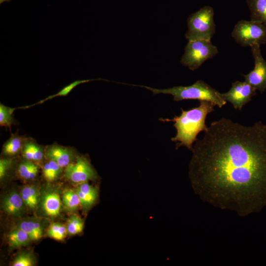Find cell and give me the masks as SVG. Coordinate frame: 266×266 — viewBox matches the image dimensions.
<instances>
[{
	"label": "cell",
	"instance_id": "obj_1",
	"mask_svg": "<svg viewBox=\"0 0 266 266\" xmlns=\"http://www.w3.org/2000/svg\"><path fill=\"white\" fill-rule=\"evenodd\" d=\"M189 176L204 202L244 217L266 202V124L222 118L191 150Z\"/></svg>",
	"mask_w": 266,
	"mask_h": 266
},
{
	"label": "cell",
	"instance_id": "obj_2",
	"mask_svg": "<svg viewBox=\"0 0 266 266\" xmlns=\"http://www.w3.org/2000/svg\"><path fill=\"white\" fill-rule=\"evenodd\" d=\"M215 106L213 103L204 100L200 101L199 106L188 110L181 108L180 115L175 116L172 119L160 120L164 122H174L176 128V135L171 140L176 142V149L184 146L192 150L193 144L197 140V136L201 131H205L208 127L205 124V119L208 114L214 110Z\"/></svg>",
	"mask_w": 266,
	"mask_h": 266
},
{
	"label": "cell",
	"instance_id": "obj_3",
	"mask_svg": "<svg viewBox=\"0 0 266 266\" xmlns=\"http://www.w3.org/2000/svg\"><path fill=\"white\" fill-rule=\"evenodd\" d=\"M141 87L150 90L153 95H171L176 101L184 100H204L210 101L219 108H222L227 103L222 94L202 80H198L190 86H174L167 89H156L146 86Z\"/></svg>",
	"mask_w": 266,
	"mask_h": 266
},
{
	"label": "cell",
	"instance_id": "obj_4",
	"mask_svg": "<svg viewBox=\"0 0 266 266\" xmlns=\"http://www.w3.org/2000/svg\"><path fill=\"white\" fill-rule=\"evenodd\" d=\"M214 9L208 5L204 6L191 14L187 19L188 30L185 37L188 41L205 40L211 41L215 33Z\"/></svg>",
	"mask_w": 266,
	"mask_h": 266
},
{
	"label": "cell",
	"instance_id": "obj_5",
	"mask_svg": "<svg viewBox=\"0 0 266 266\" xmlns=\"http://www.w3.org/2000/svg\"><path fill=\"white\" fill-rule=\"evenodd\" d=\"M218 53L217 47L211 41L205 40H190L185 48L180 63L191 70L198 69L207 60L212 58Z\"/></svg>",
	"mask_w": 266,
	"mask_h": 266
},
{
	"label": "cell",
	"instance_id": "obj_6",
	"mask_svg": "<svg viewBox=\"0 0 266 266\" xmlns=\"http://www.w3.org/2000/svg\"><path fill=\"white\" fill-rule=\"evenodd\" d=\"M232 36L242 46H260L266 42V25L251 20H240L235 25Z\"/></svg>",
	"mask_w": 266,
	"mask_h": 266
},
{
	"label": "cell",
	"instance_id": "obj_7",
	"mask_svg": "<svg viewBox=\"0 0 266 266\" xmlns=\"http://www.w3.org/2000/svg\"><path fill=\"white\" fill-rule=\"evenodd\" d=\"M65 176L71 182L79 184L95 179L97 173L86 158L77 156L65 167Z\"/></svg>",
	"mask_w": 266,
	"mask_h": 266
},
{
	"label": "cell",
	"instance_id": "obj_8",
	"mask_svg": "<svg viewBox=\"0 0 266 266\" xmlns=\"http://www.w3.org/2000/svg\"><path fill=\"white\" fill-rule=\"evenodd\" d=\"M250 47L254 59V67L243 76L246 82L263 93L266 90V61L262 55L260 45Z\"/></svg>",
	"mask_w": 266,
	"mask_h": 266
},
{
	"label": "cell",
	"instance_id": "obj_9",
	"mask_svg": "<svg viewBox=\"0 0 266 266\" xmlns=\"http://www.w3.org/2000/svg\"><path fill=\"white\" fill-rule=\"evenodd\" d=\"M256 91L245 81H236L232 83L229 91L222 95L224 99L231 103L235 109L241 110L243 106L256 95Z\"/></svg>",
	"mask_w": 266,
	"mask_h": 266
},
{
	"label": "cell",
	"instance_id": "obj_10",
	"mask_svg": "<svg viewBox=\"0 0 266 266\" xmlns=\"http://www.w3.org/2000/svg\"><path fill=\"white\" fill-rule=\"evenodd\" d=\"M39 205L46 216L57 217L60 215L61 209V200L59 192L52 188L45 189L40 194Z\"/></svg>",
	"mask_w": 266,
	"mask_h": 266
},
{
	"label": "cell",
	"instance_id": "obj_11",
	"mask_svg": "<svg viewBox=\"0 0 266 266\" xmlns=\"http://www.w3.org/2000/svg\"><path fill=\"white\" fill-rule=\"evenodd\" d=\"M45 157L46 160L55 161L62 168L66 167L76 158L74 149L57 143L46 147Z\"/></svg>",
	"mask_w": 266,
	"mask_h": 266
},
{
	"label": "cell",
	"instance_id": "obj_12",
	"mask_svg": "<svg viewBox=\"0 0 266 266\" xmlns=\"http://www.w3.org/2000/svg\"><path fill=\"white\" fill-rule=\"evenodd\" d=\"M25 205L21 194L12 192L3 199L1 207L2 210L7 214L14 217H19L24 212Z\"/></svg>",
	"mask_w": 266,
	"mask_h": 266
},
{
	"label": "cell",
	"instance_id": "obj_13",
	"mask_svg": "<svg viewBox=\"0 0 266 266\" xmlns=\"http://www.w3.org/2000/svg\"><path fill=\"white\" fill-rule=\"evenodd\" d=\"M21 154L23 158L37 164L45 158V148L33 139L27 138Z\"/></svg>",
	"mask_w": 266,
	"mask_h": 266
},
{
	"label": "cell",
	"instance_id": "obj_14",
	"mask_svg": "<svg viewBox=\"0 0 266 266\" xmlns=\"http://www.w3.org/2000/svg\"><path fill=\"white\" fill-rule=\"evenodd\" d=\"M84 209H89L96 201L98 192L97 188L87 182L79 184L75 189Z\"/></svg>",
	"mask_w": 266,
	"mask_h": 266
},
{
	"label": "cell",
	"instance_id": "obj_15",
	"mask_svg": "<svg viewBox=\"0 0 266 266\" xmlns=\"http://www.w3.org/2000/svg\"><path fill=\"white\" fill-rule=\"evenodd\" d=\"M27 138L18 133L11 134L5 142L2 148L1 154L8 158L12 157L21 153L24 143Z\"/></svg>",
	"mask_w": 266,
	"mask_h": 266
},
{
	"label": "cell",
	"instance_id": "obj_16",
	"mask_svg": "<svg viewBox=\"0 0 266 266\" xmlns=\"http://www.w3.org/2000/svg\"><path fill=\"white\" fill-rule=\"evenodd\" d=\"M250 20L266 25V0H247Z\"/></svg>",
	"mask_w": 266,
	"mask_h": 266
},
{
	"label": "cell",
	"instance_id": "obj_17",
	"mask_svg": "<svg viewBox=\"0 0 266 266\" xmlns=\"http://www.w3.org/2000/svg\"><path fill=\"white\" fill-rule=\"evenodd\" d=\"M21 196L25 205L31 210L34 211L39 204L40 194L37 188L33 185L24 187Z\"/></svg>",
	"mask_w": 266,
	"mask_h": 266
},
{
	"label": "cell",
	"instance_id": "obj_18",
	"mask_svg": "<svg viewBox=\"0 0 266 266\" xmlns=\"http://www.w3.org/2000/svg\"><path fill=\"white\" fill-rule=\"evenodd\" d=\"M17 228L26 232L32 240H38L42 236L43 233L42 224L38 221L25 219L18 224Z\"/></svg>",
	"mask_w": 266,
	"mask_h": 266
},
{
	"label": "cell",
	"instance_id": "obj_19",
	"mask_svg": "<svg viewBox=\"0 0 266 266\" xmlns=\"http://www.w3.org/2000/svg\"><path fill=\"white\" fill-rule=\"evenodd\" d=\"M17 173L25 180H33L37 175L39 166L37 164L23 158L18 165Z\"/></svg>",
	"mask_w": 266,
	"mask_h": 266
},
{
	"label": "cell",
	"instance_id": "obj_20",
	"mask_svg": "<svg viewBox=\"0 0 266 266\" xmlns=\"http://www.w3.org/2000/svg\"><path fill=\"white\" fill-rule=\"evenodd\" d=\"M7 237L9 246L13 248L25 246L32 240L26 232L18 228L12 230Z\"/></svg>",
	"mask_w": 266,
	"mask_h": 266
},
{
	"label": "cell",
	"instance_id": "obj_21",
	"mask_svg": "<svg viewBox=\"0 0 266 266\" xmlns=\"http://www.w3.org/2000/svg\"><path fill=\"white\" fill-rule=\"evenodd\" d=\"M103 80V79H100V78H99V79H85V80H75L74 82H73L70 83L69 84L67 85V86H65L60 91H59L57 93H56V94H55L54 95L49 96L48 97H47L45 99H43L42 100H40V101H38L37 102L33 103V104L32 105L24 106H23V107H17V108L25 109L30 108V107H31L32 106H34V105H37V104H41V103L45 102L46 101H47V100H51L52 99H53V98H55L56 97H58V96H64V97H65V96H66L71 91V90L73 89H74L75 87H76L78 85H79L80 84H82V83H86V82H90V81H94V80Z\"/></svg>",
	"mask_w": 266,
	"mask_h": 266
},
{
	"label": "cell",
	"instance_id": "obj_22",
	"mask_svg": "<svg viewBox=\"0 0 266 266\" xmlns=\"http://www.w3.org/2000/svg\"><path fill=\"white\" fill-rule=\"evenodd\" d=\"M42 166L43 177L48 182L56 180L60 175L63 168L57 163L52 160H47Z\"/></svg>",
	"mask_w": 266,
	"mask_h": 266
},
{
	"label": "cell",
	"instance_id": "obj_23",
	"mask_svg": "<svg viewBox=\"0 0 266 266\" xmlns=\"http://www.w3.org/2000/svg\"><path fill=\"white\" fill-rule=\"evenodd\" d=\"M62 202L66 209L74 211L81 205L80 200L76 190L68 189L62 195Z\"/></svg>",
	"mask_w": 266,
	"mask_h": 266
},
{
	"label": "cell",
	"instance_id": "obj_24",
	"mask_svg": "<svg viewBox=\"0 0 266 266\" xmlns=\"http://www.w3.org/2000/svg\"><path fill=\"white\" fill-rule=\"evenodd\" d=\"M15 109L6 106L1 103H0V126L11 128V126L15 122L12 113Z\"/></svg>",
	"mask_w": 266,
	"mask_h": 266
},
{
	"label": "cell",
	"instance_id": "obj_25",
	"mask_svg": "<svg viewBox=\"0 0 266 266\" xmlns=\"http://www.w3.org/2000/svg\"><path fill=\"white\" fill-rule=\"evenodd\" d=\"M84 228L83 220L78 216L72 215L67 224V233L71 235H74L82 232Z\"/></svg>",
	"mask_w": 266,
	"mask_h": 266
},
{
	"label": "cell",
	"instance_id": "obj_26",
	"mask_svg": "<svg viewBox=\"0 0 266 266\" xmlns=\"http://www.w3.org/2000/svg\"><path fill=\"white\" fill-rule=\"evenodd\" d=\"M34 264L33 256L30 253H22L13 260V266H33Z\"/></svg>",
	"mask_w": 266,
	"mask_h": 266
},
{
	"label": "cell",
	"instance_id": "obj_27",
	"mask_svg": "<svg viewBox=\"0 0 266 266\" xmlns=\"http://www.w3.org/2000/svg\"><path fill=\"white\" fill-rule=\"evenodd\" d=\"M14 160L12 158H2L0 160V179L2 180L7 174Z\"/></svg>",
	"mask_w": 266,
	"mask_h": 266
},
{
	"label": "cell",
	"instance_id": "obj_28",
	"mask_svg": "<svg viewBox=\"0 0 266 266\" xmlns=\"http://www.w3.org/2000/svg\"><path fill=\"white\" fill-rule=\"evenodd\" d=\"M62 224L59 223H55L52 224L48 229L47 232V234L48 236L54 238L56 234Z\"/></svg>",
	"mask_w": 266,
	"mask_h": 266
},
{
	"label": "cell",
	"instance_id": "obj_29",
	"mask_svg": "<svg viewBox=\"0 0 266 266\" xmlns=\"http://www.w3.org/2000/svg\"><path fill=\"white\" fill-rule=\"evenodd\" d=\"M67 233V228L64 225L61 224L59 230L53 238L57 240H62L66 237Z\"/></svg>",
	"mask_w": 266,
	"mask_h": 266
},
{
	"label": "cell",
	"instance_id": "obj_30",
	"mask_svg": "<svg viewBox=\"0 0 266 266\" xmlns=\"http://www.w3.org/2000/svg\"><path fill=\"white\" fill-rule=\"evenodd\" d=\"M11 0H0V3L1 4L2 3L4 2H9Z\"/></svg>",
	"mask_w": 266,
	"mask_h": 266
}]
</instances>
